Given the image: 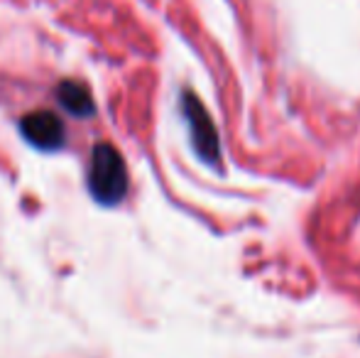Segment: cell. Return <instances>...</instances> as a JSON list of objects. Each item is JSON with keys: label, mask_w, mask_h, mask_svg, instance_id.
<instances>
[{"label": "cell", "mask_w": 360, "mask_h": 358, "mask_svg": "<svg viewBox=\"0 0 360 358\" xmlns=\"http://www.w3.org/2000/svg\"><path fill=\"white\" fill-rule=\"evenodd\" d=\"M184 113L191 125V135H194V145H196V150H199V155L204 160H209V162H214L218 158L216 130H214V123H211L209 113H206L204 106L194 98V94L184 96Z\"/></svg>", "instance_id": "cell-3"}, {"label": "cell", "mask_w": 360, "mask_h": 358, "mask_svg": "<svg viewBox=\"0 0 360 358\" xmlns=\"http://www.w3.org/2000/svg\"><path fill=\"white\" fill-rule=\"evenodd\" d=\"M20 128H22L25 140L39 150H57L64 143L62 120L49 110H34V113L25 115Z\"/></svg>", "instance_id": "cell-2"}, {"label": "cell", "mask_w": 360, "mask_h": 358, "mask_svg": "<svg viewBox=\"0 0 360 358\" xmlns=\"http://www.w3.org/2000/svg\"><path fill=\"white\" fill-rule=\"evenodd\" d=\"M57 94H59V101H62V106L69 110V113L79 115V118L94 113V101H91L89 89L81 87L79 82H64L62 87H59Z\"/></svg>", "instance_id": "cell-4"}, {"label": "cell", "mask_w": 360, "mask_h": 358, "mask_svg": "<svg viewBox=\"0 0 360 358\" xmlns=\"http://www.w3.org/2000/svg\"><path fill=\"white\" fill-rule=\"evenodd\" d=\"M89 189L94 199L105 206L123 201L125 191H128V167L113 145L98 143L94 148L89 167Z\"/></svg>", "instance_id": "cell-1"}]
</instances>
